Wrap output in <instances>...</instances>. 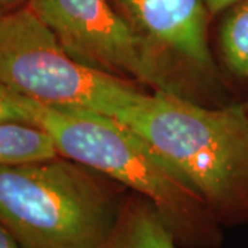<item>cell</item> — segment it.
I'll return each mask as SVG.
<instances>
[{"instance_id": "6da1fadb", "label": "cell", "mask_w": 248, "mask_h": 248, "mask_svg": "<svg viewBox=\"0 0 248 248\" xmlns=\"http://www.w3.org/2000/svg\"><path fill=\"white\" fill-rule=\"evenodd\" d=\"M32 123L58 155L95 170L149 200L181 248H219L223 232L203 197L141 135L113 117L29 99Z\"/></svg>"}, {"instance_id": "7a4b0ae2", "label": "cell", "mask_w": 248, "mask_h": 248, "mask_svg": "<svg viewBox=\"0 0 248 248\" xmlns=\"http://www.w3.org/2000/svg\"><path fill=\"white\" fill-rule=\"evenodd\" d=\"M182 174L222 226L248 223V113L174 93H146L123 122Z\"/></svg>"}, {"instance_id": "3957f363", "label": "cell", "mask_w": 248, "mask_h": 248, "mask_svg": "<svg viewBox=\"0 0 248 248\" xmlns=\"http://www.w3.org/2000/svg\"><path fill=\"white\" fill-rule=\"evenodd\" d=\"M130 193L62 156L0 166V223L21 248H104Z\"/></svg>"}, {"instance_id": "277c9868", "label": "cell", "mask_w": 248, "mask_h": 248, "mask_svg": "<svg viewBox=\"0 0 248 248\" xmlns=\"http://www.w3.org/2000/svg\"><path fill=\"white\" fill-rule=\"evenodd\" d=\"M0 81L46 107L83 109L119 122L146 94L131 80L75 60L27 4L0 11Z\"/></svg>"}, {"instance_id": "5b68a950", "label": "cell", "mask_w": 248, "mask_h": 248, "mask_svg": "<svg viewBox=\"0 0 248 248\" xmlns=\"http://www.w3.org/2000/svg\"><path fill=\"white\" fill-rule=\"evenodd\" d=\"M130 22L163 90L195 101L223 93L221 73L208 45L205 0H115Z\"/></svg>"}, {"instance_id": "8992f818", "label": "cell", "mask_w": 248, "mask_h": 248, "mask_svg": "<svg viewBox=\"0 0 248 248\" xmlns=\"http://www.w3.org/2000/svg\"><path fill=\"white\" fill-rule=\"evenodd\" d=\"M25 4L75 60L163 90L141 39L109 0H28Z\"/></svg>"}, {"instance_id": "52a82bcc", "label": "cell", "mask_w": 248, "mask_h": 248, "mask_svg": "<svg viewBox=\"0 0 248 248\" xmlns=\"http://www.w3.org/2000/svg\"><path fill=\"white\" fill-rule=\"evenodd\" d=\"M104 248H179V246L153 204L131 192Z\"/></svg>"}, {"instance_id": "ba28073f", "label": "cell", "mask_w": 248, "mask_h": 248, "mask_svg": "<svg viewBox=\"0 0 248 248\" xmlns=\"http://www.w3.org/2000/svg\"><path fill=\"white\" fill-rule=\"evenodd\" d=\"M60 156L43 128L24 122H0V166L42 161Z\"/></svg>"}, {"instance_id": "9c48e42d", "label": "cell", "mask_w": 248, "mask_h": 248, "mask_svg": "<svg viewBox=\"0 0 248 248\" xmlns=\"http://www.w3.org/2000/svg\"><path fill=\"white\" fill-rule=\"evenodd\" d=\"M226 11L218 36L222 61L234 78L248 80V0Z\"/></svg>"}, {"instance_id": "30bf717a", "label": "cell", "mask_w": 248, "mask_h": 248, "mask_svg": "<svg viewBox=\"0 0 248 248\" xmlns=\"http://www.w3.org/2000/svg\"><path fill=\"white\" fill-rule=\"evenodd\" d=\"M0 122L32 123L29 99L9 89L1 81H0Z\"/></svg>"}, {"instance_id": "8fae6325", "label": "cell", "mask_w": 248, "mask_h": 248, "mask_svg": "<svg viewBox=\"0 0 248 248\" xmlns=\"http://www.w3.org/2000/svg\"><path fill=\"white\" fill-rule=\"evenodd\" d=\"M240 0H205L207 7L210 10L211 16H218L228 9H231L233 4H236Z\"/></svg>"}, {"instance_id": "7c38bea8", "label": "cell", "mask_w": 248, "mask_h": 248, "mask_svg": "<svg viewBox=\"0 0 248 248\" xmlns=\"http://www.w3.org/2000/svg\"><path fill=\"white\" fill-rule=\"evenodd\" d=\"M0 248H21L10 232L0 223Z\"/></svg>"}, {"instance_id": "4fadbf2b", "label": "cell", "mask_w": 248, "mask_h": 248, "mask_svg": "<svg viewBox=\"0 0 248 248\" xmlns=\"http://www.w3.org/2000/svg\"><path fill=\"white\" fill-rule=\"evenodd\" d=\"M28 0H0V11H6V10H13L24 6V3H27Z\"/></svg>"}, {"instance_id": "5bb4252c", "label": "cell", "mask_w": 248, "mask_h": 248, "mask_svg": "<svg viewBox=\"0 0 248 248\" xmlns=\"http://www.w3.org/2000/svg\"><path fill=\"white\" fill-rule=\"evenodd\" d=\"M244 105H246V109H247V113H248V101L247 102H244Z\"/></svg>"}]
</instances>
